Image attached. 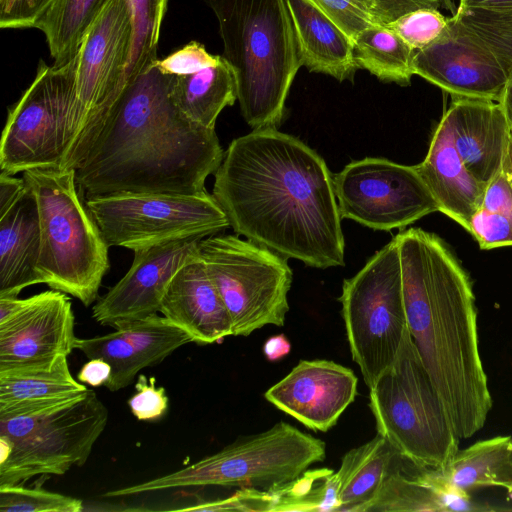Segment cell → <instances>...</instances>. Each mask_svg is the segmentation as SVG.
I'll return each instance as SVG.
<instances>
[{
    "instance_id": "1f68e13d",
    "label": "cell",
    "mask_w": 512,
    "mask_h": 512,
    "mask_svg": "<svg viewBox=\"0 0 512 512\" xmlns=\"http://www.w3.org/2000/svg\"><path fill=\"white\" fill-rule=\"evenodd\" d=\"M107 0H51L33 28L45 36L54 65L73 59L82 39Z\"/></svg>"
},
{
    "instance_id": "e0dca14e",
    "label": "cell",
    "mask_w": 512,
    "mask_h": 512,
    "mask_svg": "<svg viewBox=\"0 0 512 512\" xmlns=\"http://www.w3.org/2000/svg\"><path fill=\"white\" fill-rule=\"evenodd\" d=\"M201 239L186 238L134 250L127 273L94 304L93 319L115 327L159 312L175 273L200 254Z\"/></svg>"
},
{
    "instance_id": "5bb4252c",
    "label": "cell",
    "mask_w": 512,
    "mask_h": 512,
    "mask_svg": "<svg viewBox=\"0 0 512 512\" xmlns=\"http://www.w3.org/2000/svg\"><path fill=\"white\" fill-rule=\"evenodd\" d=\"M133 35L129 1L107 0L87 29L76 55V100L61 167L81 136L104 114L120 93L130 59Z\"/></svg>"
},
{
    "instance_id": "3957f363",
    "label": "cell",
    "mask_w": 512,
    "mask_h": 512,
    "mask_svg": "<svg viewBox=\"0 0 512 512\" xmlns=\"http://www.w3.org/2000/svg\"><path fill=\"white\" fill-rule=\"evenodd\" d=\"M395 239L409 332L454 433L469 438L484 426L492 408L472 282L436 234L410 228Z\"/></svg>"
},
{
    "instance_id": "8fae6325",
    "label": "cell",
    "mask_w": 512,
    "mask_h": 512,
    "mask_svg": "<svg viewBox=\"0 0 512 512\" xmlns=\"http://www.w3.org/2000/svg\"><path fill=\"white\" fill-rule=\"evenodd\" d=\"M76 56L62 65L40 60L36 76L9 109L0 142L1 172L60 169L75 107Z\"/></svg>"
},
{
    "instance_id": "4dcf8cb0",
    "label": "cell",
    "mask_w": 512,
    "mask_h": 512,
    "mask_svg": "<svg viewBox=\"0 0 512 512\" xmlns=\"http://www.w3.org/2000/svg\"><path fill=\"white\" fill-rule=\"evenodd\" d=\"M414 54L415 50L385 26L368 27L353 40L357 68L369 71L382 82L409 85L414 75Z\"/></svg>"
},
{
    "instance_id": "484cf974",
    "label": "cell",
    "mask_w": 512,
    "mask_h": 512,
    "mask_svg": "<svg viewBox=\"0 0 512 512\" xmlns=\"http://www.w3.org/2000/svg\"><path fill=\"white\" fill-rule=\"evenodd\" d=\"M63 356L49 366L0 370V418L44 409L87 390Z\"/></svg>"
},
{
    "instance_id": "ba28073f",
    "label": "cell",
    "mask_w": 512,
    "mask_h": 512,
    "mask_svg": "<svg viewBox=\"0 0 512 512\" xmlns=\"http://www.w3.org/2000/svg\"><path fill=\"white\" fill-rule=\"evenodd\" d=\"M107 421L108 410L91 389L44 409L0 418V437L12 445L0 462V486L83 466Z\"/></svg>"
},
{
    "instance_id": "4316f807",
    "label": "cell",
    "mask_w": 512,
    "mask_h": 512,
    "mask_svg": "<svg viewBox=\"0 0 512 512\" xmlns=\"http://www.w3.org/2000/svg\"><path fill=\"white\" fill-rule=\"evenodd\" d=\"M398 451L381 435L349 450L337 472L327 477L335 511L360 512L382 486Z\"/></svg>"
},
{
    "instance_id": "d4e9b609",
    "label": "cell",
    "mask_w": 512,
    "mask_h": 512,
    "mask_svg": "<svg viewBox=\"0 0 512 512\" xmlns=\"http://www.w3.org/2000/svg\"><path fill=\"white\" fill-rule=\"evenodd\" d=\"M28 186V185H27ZM38 207L32 192L0 215V298L18 297L26 287L41 283Z\"/></svg>"
},
{
    "instance_id": "7c38bea8",
    "label": "cell",
    "mask_w": 512,
    "mask_h": 512,
    "mask_svg": "<svg viewBox=\"0 0 512 512\" xmlns=\"http://www.w3.org/2000/svg\"><path fill=\"white\" fill-rule=\"evenodd\" d=\"M85 204L109 247L131 250L186 238H205L230 226L212 194L117 193Z\"/></svg>"
},
{
    "instance_id": "4fadbf2b",
    "label": "cell",
    "mask_w": 512,
    "mask_h": 512,
    "mask_svg": "<svg viewBox=\"0 0 512 512\" xmlns=\"http://www.w3.org/2000/svg\"><path fill=\"white\" fill-rule=\"evenodd\" d=\"M332 181L341 219L373 230L404 228L439 212L414 165L367 157L348 163Z\"/></svg>"
},
{
    "instance_id": "7a4b0ae2",
    "label": "cell",
    "mask_w": 512,
    "mask_h": 512,
    "mask_svg": "<svg viewBox=\"0 0 512 512\" xmlns=\"http://www.w3.org/2000/svg\"><path fill=\"white\" fill-rule=\"evenodd\" d=\"M175 75L154 64L127 80L104 114L81 136L62 169H74L85 199L117 194L204 193L224 158L215 129L174 105Z\"/></svg>"
},
{
    "instance_id": "8992f818",
    "label": "cell",
    "mask_w": 512,
    "mask_h": 512,
    "mask_svg": "<svg viewBox=\"0 0 512 512\" xmlns=\"http://www.w3.org/2000/svg\"><path fill=\"white\" fill-rule=\"evenodd\" d=\"M326 457V444L286 422L237 439L220 451L177 471L117 488L106 497L185 487L238 486L269 491L287 485Z\"/></svg>"
},
{
    "instance_id": "ffe728a7",
    "label": "cell",
    "mask_w": 512,
    "mask_h": 512,
    "mask_svg": "<svg viewBox=\"0 0 512 512\" xmlns=\"http://www.w3.org/2000/svg\"><path fill=\"white\" fill-rule=\"evenodd\" d=\"M159 312L200 345L232 336L229 313L200 254L175 273Z\"/></svg>"
},
{
    "instance_id": "b9f144b4",
    "label": "cell",
    "mask_w": 512,
    "mask_h": 512,
    "mask_svg": "<svg viewBox=\"0 0 512 512\" xmlns=\"http://www.w3.org/2000/svg\"><path fill=\"white\" fill-rule=\"evenodd\" d=\"M28 191V186L22 178L1 172L0 174V215L16 205Z\"/></svg>"
},
{
    "instance_id": "cb8c5ba5",
    "label": "cell",
    "mask_w": 512,
    "mask_h": 512,
    "mask_svg": "<svg viewBox=\"0 0 512 512\" xmlns=\"http://www.w3.org/2000/svg\"><path fill=\"white\" fill-rule=\"evenodd\" d=\"M302 65L310 72L352 81L358 69L353 41L313 0H286Z\"/></svg>"
},
{
    "instance_id": "603a6c76",
    "label": "cell",
    "mask_w": 512,
    "mask_h": 512,
    "mask_svg": "<svg viewBox=\"0 0 512 512\" xmlns=\"http://www.w3.org/2000/svg\"><path fill=\"white\" fill-rule=\"evenodd\" d=\"M414 167L434 197L439 212L468 231L485 186L465 167L445 114L433 133L424 160Z\"/></svg>"
},
{
    "instance_id": "74e56055",
    "label": "cell",
    "mask_w": 512,
    "mask_h": 512,
    "mask_svg": "<svg viewBox=\"0 0 512 512\" xmlns=\"http://www.w3.org/2000/svg\"><path fill=\"white\" fill-rule=\"evenodd\" d=\"M221 60L222 56L210 54L200 42L190 41L164 59H157L155 65L164 74L181 76L215 66Z\"/></svg>"
},
{
    "instance_id": "f35d334b",
    "label": "cell",
    "mask_w": 512,
    "mask_h": 512,
    "mask_svg": "<svg viewBox=\"0 0 512 512\" xmlns=\"http://www.w3.org/2000/svg\"><path fill=\"white\" fill-rule=\"evenodd\" d=\"M155 378L147 379L139 375L135 384V393L129 398L128 405L132 414L141 421L162 418L169 407V399L163 387H156Z\"/></svg>"
},
{
    "instance_id": "bcb514c9",
    "label": "cell",
    "mask_w": 512,
    "mask_h": 512,
    "mask_svg": "<svg viewBox=\"0 0 512 512\" xmlns=\"http://www.w3.org/2000/svg\"><path fill=\"white\" fill-rule=\"evenodd\" d=\"M499 103L503 107L507 120L512 127V67L509 69L508 82Z\"/></svg>"
},
{
    "instance_id": "6da1fadb",
    "label": "cell",
    "mask_w": 512,
    "mask_h": 512,
    "mask_svg": "<svg viewBox=\"0 0 512 512\" xmlns=\"http://www.w3.org/2000/svg\"><path fill=\"white\" fill-rule=\"evenodd\" d=\"M212 195L238 235L310 267L344 266L332 174L298 138L262 129L234 139Z\"/></svg>"
},
{
    "instance_id": "9c48e42d",
    "label": "cell",
    "mask_w": 512,
    "mask_h": 512,
    "mask_svg": "<svg viewBox=\"0 0 512 512\" xmlns=\"http://www.w3.org/2000/svg\"><path fill=\"white\" fill-rule=\"evenodd\" d=\"M339 301L352 359L371 389L394 362L408 329L395 237L343 281Z\"/></svg>"
},
{
    "instance_id": "ab89813d",
    "label": "cell",
    "mask_w": 512,
    "mask_h": 512,
    "mask_svg": "<svg viewBox=\"0 0 512 512\" xmlns=\"http://www.w3.org/2000/svg\"><path fill=\"white\" fill-rule=\"evenodd\" d=\"M51 0H0L2 29L33 28Z\"/></svg>"
},
{
    "instance_id": "30bf717a",
    "label": "cell",
    "mask_w": 512,
    "mask_h": 512,
    "mask_svg": "<svg viewBox=\"0 0 512 512\" xmlns=\"http://www.w3.org/2000/svg\"><path fill=\"white\" fill-rule=\"evenodd\" d=\"M199 253L229 313L232 336L285 324L293 279L287 258L236 235L205 237Z\"/></svg>"
},
{
    "instance_id": "e575fe53",
    "label": "cell",
    "mask_w": 512,
    "mask_h": 512,
    "mask_svg": "<svg viewBox=\"0 0 512 512\" xmlns=\"http://www.w3.org/2000/svg\"><path fill=\"white\" fill-rule=\"evenodd\" d=\"M80 499L22 484L0 486L1 512H81Z\"/></svg>"
},
{
    "instance_id": "836d02e7",
    "label": "cell",
    "mask_w": 512,
    "mask_h": 512,
    "mask_svg": "<svg viewBox=\"0 0 512 512\" xmlns=\"http://www.w3.org/2000/svg\"><path fill=\"white\" fill-rule=\"evenodd\" d=\"M454 15L498 55L508 70L512 67V11L456 10Z\"/></svg>"
},
{
    "instance_id": "9a60e30c",
    "label": "cell",
    "mask_w": 512,
    "mask_h": 512,
    "mask_svg": "<svg viewBox=\"0 0 512 512\" xmlns=\"http://www.w3.org/2000/svg\"><path fill=\"white\" fill-rule=\"evenodd\" d=\"M75 317L66 293L0 298V370L49 366L74 349Z\"/></svg>"
},
{
    "instance_id": "44dd1931",
    "label": "cell",
    "mask_w": 512,
    "mask_h": 512,
    "mask_svg": "<svg viewBox=\"0 0 512 512\" xmlns=\"http://www.w3.org/2000/svg\"><path fill=\"white\" fill-rule=\"evenodd\" d=\"M448 482L443 468L417 463L397 453L375 497L360 512L368 511H490Z\"/></svg>"
},
{
    "instance_id": "277c9868",
    "label": "cell",
    "mask_w": 512,
    "mask_h": 512,
    "mask_svg": "<svg viewBox=\"0 0 512 512\" xmlns=\"http://www.w3.org/2000/svg\"><path fill=\"white\" fill-rule=\"evenodd\" d=\"M214 13L223 57L237 78L241 114L252 130L277 129L302 66L286 0H204Z\"/></svg>"
},
{
    "instance_id": "7dc6e473",
    "label": "cell",
    "mask_w": 512,
    "mask_h": 512,
    "mask_svg": "<svg viewBox=\"0 0 512 512\" xmlns=\"http://www.w3.org/2000/svg\"><path fill=\"white\" fill-rule=\"evenodd\" d=\"M508 495L512 498V490L508 491Z\"/></svg>"
},
{
    "instance_id": "83f0119b",
    "label": "cell",
    "mask_w": 512,
    "mask_h": 512,
    "mask_svg": "<svg viewBox=\"0 0 512 512\" xmlns=\"http://www.w3.org/2000/svg\"><path fill=\"white\" fill-rule=\"evenodd\" d=\"M171 98L187 119L202 127L215 129L221 111L237 100L235 71L222 56L215 66L175 76Z\"/></svg>"
},
{
    "instance_id": "d6a6232c",
    "label": "cell",
    "mask_w": 512,
    "mask_h": 512,
    "mask_svg": "<svg viewBox=\"0 0 512 512\" xmlns=\"http://www.w3.org/2000/svg\"><path fill=\"white\" fill-rule=\"evenodd\" d=\"M133 17V43L123 86L127 80L156 62L168 0H128Z\"/></svg>"
},
{
    "instance_id": "d6986e66",
    "label": "cell",
    "mask_w": 512,
    "mask_h": 512,
    "mask_svg": "<svg viewBox=\"0 0 512 512\" xmlns=\"http://www.w3.org/2000/svg\"><path fill=\"white\" fill-rule=\"evenodd\" d=\"M115 331L91 338H75L74 349L88 359L101 358L111 366V376L105 385L116 392L130 385L144 368L161 363L190 338L164 316L120 323Z\"/></svg>"
},
{
    "instance_id": "8d00e7d4",
    "label": "cell",
    "mask_w": 512,
    "mask_h": 512,
    "mask_svg": "<svg viewBox=\"0 0 512 512\" xmlns=\"http://www.w3.org/2000/svg\"><path fill=\"white\" fill-rule=\"evenodd\" d=\"M353 41L364 29L375 25L366 0H313Z\"/></svg>"
},
{
    "instance_id": "f6af8a7d",
    "label": "cell",
    "mask_w": 512,
    "mask_h": 512,
    "mask_svg": "<svg viewBox=\"0 0 512 512\" xmlns=\"http://www.w3.org/2000/svg\"><path fill=\"white\" fill-rule=\"evenodd\" d=\"M291 350V344L283 334L270 337L264 344L263 351L270 361H277L286 356Z\"/></svg>"
},
{
    "instance_id": "5b68a950",
    "label": "cell",
    "mask_w": 512,
    "mask_h": 512,
    "mask_svg": "<svg viewBox=\"0 0 512 512\" xmlns=\"http://www.w3.org/2000/svg\"><path fill=\"white\" fill-rule=\"evenodd\" d=\"M35 197L40 224L37 275L85 306L98 298L109 269V246L88 210L74 169H32L22 175Z\"/></svg>"
},
{
    "instance_id": "7402d4cb",
    "label": "cell",
    "mask_w": 512,
    "mask_h": 512,
    "mask_svg": "<svg viewBox=\"0 0 512 512\" xmlns=\"http://www.w3.org/2000/svg\"><path fill=\"white\" fill-rule=\"evenodd\" d=\"M444 114L465 167L486 188L501 167L512 134L503 107L492 100L453 98Z\"/></svg>"
},
{
    "instance_id": "52a82bcc",
    "label": "cell",
    "mask_w": 512,
    "mask_h": 512,
    "mask_svg": "<svg viewBox=\"0 0 512 512\" xmlns=\"http://www.w3.org/2000/svg\"><path fill=\"white\" fill-rule=\"evenodd\" d=\"M369 391L377 434L398 452L433 467L444 468L451 461L459 438L409 329L394 362Z\"/></svg>"
},
{
    "instance_id": "f546056e",
    "label": "cell",
    "mask_w": 512,
    "mask_h": 512,
    "mask_svg": "<svg viewBox=\"0 0 512 512\" xmlns=\"http://www.w3.org/2000/svg\"><path fill=\"white\" fill-rule=\"evenodd\" d=\"M468 232L482 250L512 246V134L501 167L487 184Z\"/></svg>"
},
{
    "instance_id": "ee69618b",
    "label": "cell",
    "mask_w": 512,
    "mask_h": 512,
    "mask_svg": "<svg viewBox=\"0 0 512 512\" xmlns=\"http://www.w3.org/2000/svg\"><path fill=\"white\" fill-rule=\"evenodd\" d=\"M457 10L512 11V0H459Z\"/></svg>"
},
{
    "instance_id": "d590c367",
    "label": "cell",
    "mask_w": 512,
    "mask_h": 512,
    "mask_svg": "<svg viewBox=\"0 0 512 512\" xmlns=\"http://www.w3.org/2000/svg\"><path fill=\"white\" fill-rule=\"evenodd\" d=\"M450 18L438 9H419L397 19L388 27L413 50H421L433 43L445 30Z\"/></svg>"
},
{
    "instance_id": "ac0fdd59",
    "label": "cell",
    "mask_w": 512,
    "mask_h": 512,
    "mask_svg": "<svg viewBox=\"0 0 512 512\" xmlns=\"http://www.w3.org/2000/svg\"><path fill=\"white\" fill-rule=\"evenodd\" d=\"M358 378L334 361L301 360L265 393L277 409L305 427L327 432L355 400Z\"/></svg>"
},
{
    "instance_id": "7bdbcfd3",
    "label": "cell",
    "mask_w": 512,
    "mask_h": 512,
    "mask_svg": "<svg viewBox=\"0 0 512 512\" xmlns=\"http://www.w3.org/2000/svg\"><path fill=\"white\" fill-rule=\"evenodd\" d=\"M111 366L101 358L89 359L78 373V379L81 383L92 387L106 385L111 376Z\"/></svg>"
},
{
    "instance_id": "2e32d148",
    "label": "cell",
    "mask_w": 512,
    "mask_h": 512,
    "mask_svg": "<svg viewBox=\"0 0 512 512\" xmlns=\"http://www.w3.org/2000/svg\"><path fill=\"white\" fill-rule=\"evenodd\" d=\"M414 75L449 93L452 98L499 102L509 70L498 55L453 15L442 34L415 51Z\"/></svg>"
},
{
    "instance_id": "60d3db41",
    "label": "cell",
    "mask_w": 512,
    "mask_h": 512,
    "mask_svg": "<svg viewBox=\"0 0 512 512\" xmlns=\"http://www.w3.org/2000/svg\"><path fill=\"white\" fill-rule=\"evenodd\" d=\"M375 25L388 26L419 9H438L442 0H366Z\"/></svg>"
},
{
    "instance_id": "f1b7e54d",
    "label": "cell",
    "mask_w": 512,
    "mask_h": 512,
    "mask_svg": "<svg viewBox=\"0 0 512 512\" xmlns=\"http://www.w3.org/2000/svg\"><path fill=\"white\" fill-rule=\"evenodd\" d=\"M448 482L471 494L486 487L512 490V436H496L458 450L443 468Z\"/></svg>"
}]
</instances>
